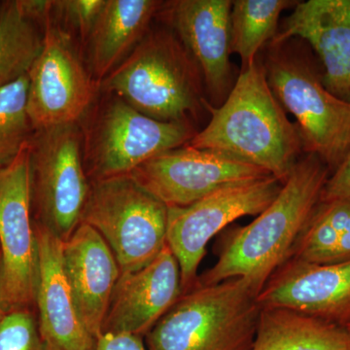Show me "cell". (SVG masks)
<instances>
[{
    "label": "cell",
    "mask_w": 350,
    "mask_h": 350,
    "mask_svg": "<svg viewBox=\"0 0 350 350\" xmlns=\"http://www.w3.org/2000/svg\"><path fill=\"white\" fill-rule=\"evenodd\" d=\"M345 328H347V331H349V333H350V324H349V325H347V327H345Z\"/></svg>",
    "instance_id": "cell-30"
},
{
    "label": "cell",
    "mask_w": 350,
    "mask_h": 350,
    "mask_svg": "<svg viewBox=\"0 0 350 350\" xmlns=\"http://www.w3.org/2000/svg\"><path fill=\"white\" fill-rule=\"evenodd\" d=\"M298 2L289 0H234L231 10V52L243 68L257 59L265 44L278 33L282 11Z\"/></svg>",
    "instance_id": "cell-22"
},
{
    "label": "cell",
    "mask_w": 350,
    "mask_h": 350,
    "mask_svg": "<svg viewBox=\"0 0 350 350\" xmlns=\"http://www.w3.org/2000/svg\"><path fill=\"white\" fill-rule=\"evenodd\" d=\"M257 301L261 308H286L347 327L350 324V260L335 264L288 260L265 284Z\"/></svg>",
    "instance_id": "cell-14"
},
{
    "label": "cell",
    "mask_w": 350,
    "mask_h": 350,
    "mask_svg": "<svg viewBox=\"0 0 350 350\" xmlns=\"http://www.w3.org/2000/svg\"><path fill=\"white\" fill-rule=\"evenodd\" d=\"M27 75L0 90V170L29 144L33 129L27 114Z\"/></svg>",
    "instance_id": "cell-23"
},
{
    "label": "cell",
    "mask_w": 350,
    "mask_h": 350,
    "mask_svg": "<svg viewBox=\"0 0 350 350\" xmlns=\"http://www.w3.org/2000/svg\"><path fill=\"white\" fill-rule=\"evenodd\" d=\"M98 89L162 122H191L207 100L199 66L172 29H149Z\"/></svg>",
    "instance_id": "cell-3"
},
{
    "label": "cell",
    "mask_w": 350,
    "mask_h": 350,
    "mask_svg": "<svg viewBox=\"0 0 350 350\" xmlns=\"http://www.w3.org/2000/svg\"><path fill=\"white\" fill-rule=\"evenodd\" d=\"M251 350H350V333L294 310L261 308Z\"/></svg>",
    "instance_id": "cell-20"
},
{
    "label": "cell",
    "mask_w": 350,
    "mask_h": 350,
    "mask_svg": "<svg viewBox=\"0 0 350 350\" xmlns=\"http://www.w3.org/2000/svg\"><path fill=\"white\" fill-rule=\"evenodd\" d=\"M31 206L36 223L62 241L81 223L90 183L78 124L34 131L29 142Z\"/></svg>",
    "instance_id": "cell-7"
},
{
    "label": "cell",
    "mask_w": 350,
    "mask_h": 350,
    "mask_svg": "<svg viewBox=\"0 0 350 350\" xmlns=\"http://www.w3.org/2000/svg\"><path fill=\"white\" fill-rule=\"evenodd\" d=\"M43 36L21 8L19 0L0 8V90L27 75L41 48Z\"/></svg>",
    "instance_id": "cell-21"
},
{
    "label": "cell",
    "mask_w": 350,
    "mask_h": 350,
    "mask_svg": "<svg viewBox=\"0 0 350 350\" xmlns=\"http://www.w3.org/2000/svg\"><path fill=\"white\" fill-rule=\"evenodd\" d=\"M0 350H49L31 310H10L0 320Z\"/></svg>",
    "instance_id": "cell-25"
},
{
    "label": "cell",
    "mask_w": 350,
    "mask_h": 350,
    "mask_svg": "<svg viewBox=\"0 0 350 350\" xmlns=\"http://www.w3.org/2000/svg\"><path fill=\"white\" fill-rule=\"evenodd\" d=\"M96 350H148L139 336L105 333L96 338Z\"/></svg>",
    "instance_id": "cell-28"
},
{
    "label": "cell",
    "mask_w": 350,
    "mask_h": 350,
    "mask_svg": "<svg viewBox=\"0 0 350 350\" xmlns=\"http://www.w3.org/2000/svg\"><path fill=\"white\" fill-rule=\"evenodd\" d=\"M350 200V151L327 181L320 202Z\"/></svg>",
    "instance_id": "cell-27"
},
{
    "label": "cell",
    "mask_w": 350,
    "mask_h": 350,
    "mask_svg": "<svg viewBox=\"0 0 350 350\" xmlns=\"http://www.w3.org/2000/svg\"><path fill=\"white\" fill-rule=\"evenodd\" d=\"M197 133L191 122L158 121L112 96L87 135L88 177L130 174L154 157L188 144Z\"/></svg>",
    "instance_id": "cell-8"
},
{
    "label": "cell",
    "mask_w": 350,
    "mask_h": 350,
    "mask_svg": "<svg viewBox=\"0 0 350 350\" xmlns=\"http://www.w3.org/2000/svg\"><path fill=\"white\" fill-rule=\"evenodd\" d=\"M294 38L314 51L326 89L350 103V0L298 2L271 44Z\"/></svg>",
    "instance_id": "cell-16"
},
{
    "label": "cell",
    "mask_w": 350,
    "mask_h": 350,
    "mask_svg": "<svg viewBox=\"0 0 350 350\" xmlns=\"http://www.w3.org/2000/svg\"><path fill=\"white\" fill-rule=\"evenodd\" d=\"M64 275L76 310L88 332L98 338L121 271L107 241L91 226L80 223L63 241Z\"/></svg>",
    "instance_id": "cell-17"
},
{
    "label": "cell",
    "mask_w": 350,
    "mask_h": 350,
    "mask_svg": "<svg viewBox=\"0 0 350 350\" xmlns=\"http://www.w3.org/2000/svg\"><path fill=\"white\" fill-rule=\"evenodd\" d=\"M303 48L271 44L262 66L275 98L296 120L304 153L319 157L332 174L350 151V103L326 89L321 68Z\"/></svg>",
    "instance_id": "cell-5"
},
{
    "label": "cell",
    "mask_w": 350,
    "mask_h": 350,
    "mask_svg": "<svg viewBox=\"0 0 350 350\" xmlns=\"http://www.w3.org/2000/svg\"><path fill=\"white\" fill-rule=\"evenodd\" d=\"M230 0H174L160 13L199 66L211 105L220 107L231 92Z\"/></svg>",
    "instance_id": "cell-13"
},
{
    "label": "cell",
    "mask_w": 350,
    "mask_h": 350,
    "mask_svg": "<svg viewBox=\"0 0 350 350\" xmlns=\"http://www.w3.org/2000/svg\"><path fill=\"white\" fill-rule=\"evenodd\" d=\"M340 234L320 211L319 204L301 232L292 259L310 264L338 262Z\"/></svg>",
    "instance_id": "cell-24"
},
{
    "label": "cell",
    "mask_w": 350,
    "mask_h": 350,
    "mask_svg": "<svg viewBox=\"0 0 350 350\" xmlns=\"http://www.w3.org/2000/svg\"><path fill=\"white\" fill-rule=\"evenodd\" d=\"M29 144L0 170V252L3 298L8 312L36 305L38 250L31 222Z\"/></svg>",
    "instance_id": "cell-11"
},
{
    "label": "cell",
    "mask_w": 350,
    "mask_h": 350,
    "mask_svg": "<svg viewBox=\"0 0 350 350\" xmlns=\"http://www.w3.org/2000/svg\"><path fill=\"white\" fill-rule=\"evenodd\" d=\"M107 0H54L53 19L63 20L86 41Z\"/></svg>",
    "instance_id": "cell-26"
},
{
    "label": "cell",
    "mask_w": 350,
    "mask_h": 350,
    "mask_svg": "<svg viewBox=\"0 0 350 350\" xmlns=\"http://www.w3.org/2000/svg\"><path fill=\"white\" fill-rule=\"evenodd\" d=\"M163 2L107 0L86 39L88 68L100 83L137 47Z\"/></svg>",
    "instance_id": "cell-19"
},
{
    "label": "cell",
    "mask_w": 350,
    "mask_h": 350,
    "mask_svg": "<svg viewBox=\"0 0 350 350\" xmlns=\"http://www.w3.org/2000/svg\"><path fill=\"white\" fill-rule=\"evenodd\" d=\"M181 295L180 268L167 243L150 264L120 275L101 334L147 335Z\"/></svg>",
    "instance_id": "cell-15"
},
{
    "label": "cell",
    "mask_w": 350,
    "mask_h": 350,
    "mask_svg": "<svg viewBox=\"0 0 350 350\" xmlns=\"http://www.w3.org/2000/svg\"><path fill=\"white\" fill-rule=\"evenodd\" d=\"M282 186L268 176L225 186L188 206L170 207L167 243L180 268L182 294L197 283L209 241L237 219L262 213Z\"/></svg>",
    "instance_id": "cell-9"
},
{
    "label": "cell",
    "mask_w": 350,
    "mask_h": 350,
    "mask_svg": "<svg viewBox=\"0 0 350 350\" xmlns=\"http://www.w3.org/2000/svg\"><path fill=\"white\" fill-rule=\"evenodd\" d=\"M8 312L3 298V285H2V258L0 252V320Z\"/></svg>",
    "instance_id": "cell-29"
},
{
    "label": "cell",
    "mask_w": 350,
    "mask_h": 350,
    "mask_svg": "<svg viewBox=\"0 0 350 350\" xmlns=\"http://www.w3.org/2000/svg\"><path fill=\"white\" fill-rule=\"evenodd\" d=\"M330 175L319 157L301 156L275 200L250 225L232 232L216 264L198 278L196 285L241 278L259 295L271 275L293 256Z\"/></svg>",
    "instance_id": "cell-1"
},
{
    "label": "cell",
    "mask_w": 350,
    "mask_h": 350,
    "mask_svg": "<svg viewBox=\"0 0 350 350\" xmlns=\"http://www.w3.org/2000/svg\"><path fill=\"white\" fill-rule=\"evenodd\" d=\"M211 118L188 145L267 170L284 183L304 153L295 123L269 87L258 59L241 69L224 103H204Z\"/></svg>",
    "instance_id": "cell-2"
},
{
    "label": "cell",
    "mask_w": 350,
    "mask_h": 350,
    "mask_svg": "<svg viewBox=\"0 0 350 350\" xmlns=\"http://www.w3.org/2000/svg\"><path fill=\"white\" fill-rule=\"evenodd\" d=\"M130 175L167 208L190 206L225 186L273 176L260 167L188 144L154 157Z\"/></svg>",
    "instance_id": "cell-12"
},
{
    "label": "cell",
    "mask_w": 350,
    "mask_h": 350,
    "mask_svg": "<svg viewBox=\"0 0 350 350\" xmlns=\"http://www.w3.org/2000/svg\"><path fill=\"white\" fill-rule=\"evenodd\" d=\"M38 250L36 306L43 342L49 350H96V338L88 332L64 275L63 241L34 223Z\"/></svg>",
    "instance_id": "cell-18"
},
{
    "label": "cell",
    "mask_w": 350,
    "mask_h": 350,
    "mask_svg": "<svg viewBox=\"0 0 350 350\" xmlns=\"http://www.w3.org/2000/svg\"><path fill=\"white\" fill-rule=\"evenodd\" d=\"M43 27L42 48L27 73V110L33 131L78 124L98 89L68 29L53 18Z\"/></svg>",
    "instance_id": "cell-10"
},
{
    "label": "cell",
    "mask_w": 350,
    "mask_h": 350,
    "mask_svg": "<svg viewBox=\"0 0 350 350\" xmlns=\"http://www.w3.org/2000/svg\"><path fill=\"white\" fill-rule=\"evenodd\" d=\"M169 208L130 174L90 183L81 223L107 241L122 273L144 268L167 245Z\"/></svg>",
    "instance_id": "cell-6"
},
{
    "label": "cell",
    "mask_w": 350,
    "mask_h": 350,
    "mask_svg": "<svg viewBox=\"0 0 350 350\" xmlns=\"http://www.w3.org/2000/svg\"><path fill=\"white\" fill-rule=\"evenodd\" d=\"M244 278L196 285L146 335L148 350H251L261 306Z\"/></svg>",
    "instance_id": "cell-4"
}]
</instances>
